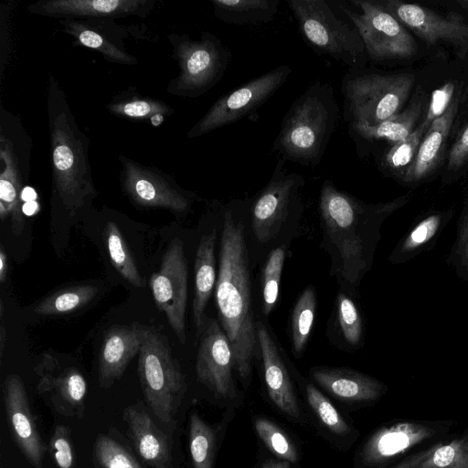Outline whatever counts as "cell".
<instances>
[{"instance_id": "cell-1", "label": "cell", "mask_w": 468, "mask_h": 468, "mask_svg": "<svg viewBox=\"0 0 468 468\" xmlns=\"http://www.w3.org/2000/svg\"><path fill=\"white\" fill-rule=\"evenodd\" d=\"M410 196L378 204L366 203L325 179L319 195L323 242L331 258V275L353 292L370 270L384 220Z\"/></svg>"}, {"instance_id": "cell-2", "label": "cell", "mask_w": 468, "mask_h": 468, "mask_svg": "<svg viewBox=\"0 0 468 468\" xmlns=\"http://www.w3.org/2000/svg\"><path fill=\"white\" fill-rule=\"evenodd\" d=\"M242 201L225 205L215 300L220 326L231 345L234 367L239 378H249L259 352L251 296L249 250Z\"/></svg>"}, {"instance_id": "cell-3", "label": "cell", "mask_w": 468, "mask_h": 468, "mask_svg": "<svg viewBox=\"0 0 468 468\" xmlns=\"http://www.w3.org/2000/svg\"><path fill=\"white\" fill-rule=\"evenodd\" d=\"M47 109L53 202L74 216L97 196L89 156L90 140L79 126L67 94L52 74L48 79Z\"/></svg>"}, {"instance_id": "cell-4", "label": "cell", "mask_w": 468, "mask_h": 468, "mask_svg": "<svg viewBox=\"0 0 468 468\" xmlns=\"http://www.w3.org/2000/svg\"><path fill=\"white\" fill-rule=\"evenodd\" d=\"M339 118L334 88L317 80L289 107L272 149L284 162L314 166L321 162Z\"/></svg>"}, {"instance_id": "cell-5", "label": "cell", "mask_w": 468, "mask_h": 468, "mask_svg": "<svg viewBox=\"0 0 468 468\" xmlns=\"http://www.w3.org/2000/svg\"><path fill=\"white\" fill-rule=\"evenodd\" d=\"M140 329L137 371L144 400L160 422L172 427L186 391L185 375L166 337L150 326Z\"/></svg>"}, {"instance_id": "cell-6", "label": "cell", "mask_w": 468, "mask_h": 468, "mask_svg": "<svg viewBox=\"0 0 468 468\" xmlns=\"http://www.w3.org/2000/svg\"><path fill=\"white\" fill-rule=\"evenodd\" d=\"M411 73L347 70L341 81L347 124L377 125L402 111L413 88Z\"/></svg>"}, {"instance_id": "cell-7", "label": "cell", "mask_w": 468, "mask_h": 468, "mask_svg": "<svg viewBox=\"0 0 468 468\" xmlns=\"http://www.w3.org/2000/svg\"><path fill=\"white\" fill-rule=\"evenodd\" d=\"M167 38L179 69L178 74L167 85L168 93L197 98L221 80L232 56L218 36L204 31L198 39L175 33Z\"/></svg>"}, {"instance_id": "cell-8", "label": "cell", "mask_w": 468, "mask_h": 468, "mask_svg": "<svg viewBox=\"0 0 468 468\" xmlns=\"http://www.w3.org/2000/svg\"><path fill=\"white\" fill-rule=\"evenodd\" d=\"M304 40L317 52L343 63L348 70L362 69L367 52L357 30L340 19L324 0H288Z\"/></svg>"}, {"instance_id": "cell-9", "label": "cell", "mask_w": 468, "mask_h": 468, "mask_svg": "<svg viewBox=\"0 0 468 468\" xmlns=\"http://www.w3.org/2000/svg\"><path fill=\"white\" fill-rule=\"evenodd\" d=\"M31 139L21 120L0 107V218H9L15 235L22 233V193L30 172Z\"/></svg>"}, {"instance_id": "cell-10", "label": "cell", "mask_w": 468, "mask_h": 468, "mask_svg": "<svg viewBox=\"0 0 468 468\" xmlns=\"http://www.w3.org/2000/svg\"><path fill=\"white\" fill-rule=\"evenodd\" d=\"M357 10L338 3V9L359 33L368 58L376 61L408 59L417 52V45L406 27L378 1L352 0Z\"/></svg>"}, {"instance_id": "cell-11", "label": "cell", "mask_w": 468, "mask_h": 468, "mask_svg": "<svg viewBox=\"0 0 468 468\" xmlns=\"http://www.w3.org/2000/svg\"><path fill=\"white\" fill-rule=\"evenodd\" d=\"M304 183L302 175L288 172L284 161L278 160L270 180L249 207L251 229L259 243L273 240L287 220L301 211Z\"/></svg>"}, {"instance_id": "cell-12", "label": "cell", "mask_w": 468, "mask_h": 468, "mask_svg": "<svg viewBox=\"0 0 468 468\" xmlns=\"http://www.w3.org/2000/svg\"><path fill=\"white\" fill-rule=\"evenodd\" d=\"M292 69L279 65L250 80L238 89L220 96L187 132L193 139L231 124L259 109L287 81Z\"/></svg>"}, {"instance_id": "cell-13", "label": "cell", "mask_w": 468, "mask_h": 468, "mask_svg": "<svg viewBox=\"0 0 468 468\" xmlns=\"http://www.w3.org/2000/svg\"><path fill=\"white\" fill-rule=\"evenodd\" d=\"M119 161L122 187L135 206L165 208L175 214L190 210L196 195L181 188L171 176L123 154H119Z\"/></svg>"}, {"instance_id": "cell-14", "label": "cell", "mask_w": 468, "mask_h": 468, "mask_svg": "<svg viewBox=\"0 0 468 468\" xmlns=\"http://www.w3.org/2000/svg\"><path fill=\"white\" fill-rule=\"evenodd\" d=\"M187 278L184 243L179 238H175L163 256L159 271L152 274L149 283L157 308L165 313L182 344L186 340Z\"/></svg>"}, {"instance_id": "cell-15", "label": "cell", "mask_w": 468, "mask_h": 468, "mask_svg": "<svg viewBox=\"0 0 468 468\" xmlns=\"http://www.w3.org/2000/svg\"><path fill=\"white\" fill-rule=\"evenodd\" d=\"M378 2L428 44L449 45L461 58L468 53V24L458 14L442 16L427 7L399 0Z\"/></svg>"}, {"instance_id": "cell-16", "label": "cell", "mask_w": 468, "mask_h": 468, "mask_svg": "<svg viewBox=\"0 0 468 468\" xmlns=\"http://www.w3.org/2000/svg\"><path fill=\"white\" fill-rule=\"evenodd\" d=\"M37 389L60 415L81 419L85 411L86 380L74 366H64L52 355L45 354L36 367Z\"/></svg>"}, {"instance_id": "cell-17", "label": "cell", "mask_w": 468, "mask_h": 468, "mask_svg": "<svg viewBox=\"0 0 468 468\" xmlns=\"http://www.w3.org/2000/svg\"><path fill=\"white\" fill-rule=\"evenodd\" d=\"M233 368L234 357L228 336L218 321H207L196 361L198 380L218 398H235Z\"/></svg>"}, {"instance_id": "cell-18", "label": "cell", "mask_w": 468, "mask_h": 468, "mask_svg": "<svg viewBox=\"0 0 468 468\" xmlns=\"http://www.w3.org/2000/svg\"><path fill=\"white\" fill-rule=\"evenodd\" d=\"M4 405L15 442L35 468H42L48 446L39 434L25 385L18 375L10 374L4 381Z\"/></svg>"}, {"instance_id": "cell-19", "label": "cell", "mask_w": 468, "mask_h": 468, "mask_svg": "<svg viewBox=\"0 0 468 468\" xmlns=\"http://www.w3.org/2000/svg\"><path fill=\"white\" fill-rule=\"evenodd\" d=\"M154 0H40L27 5L33 15L58 19L146 17Z\"/></svg>"}, {"instance_id": "cell-20", "label": "cell", "mask_w": 468, "mask_h": 468, "mask_svg": "<svg viewBox=\"0 0 468 468\" xmlns=\"http://www.w3.org/2000/svg\"><path fill=\"white\" fill-rule=\"evenodd\" d=\"M59 24L80 46L100 52L106 60L128 66L138 63L124 48V30L112 19H60Z\"/></svg>"}, {"instance_id": "cell-21", "label": "cell", "mask_w": 468, "mask_h": 468, "mask_svg": "<svg viewBox=\"0 0 468 468\" xmlns=\"http://www.w3.org/2000/svg\"><path fill=\"white\" fill-rule=\"evenodd\" d=\"M127 435L140 458L152 468H171L168 438L154 422L142 401L123 410Z\"/></svg>"}, {"instance_id": "cell-22", "label": "cell", "mask_w": 468, "mask_h": 468, "mask_svg": "<svg viewBox=\"0 0 468 468\" xmlns=\"http://www.w3.org/2000/svg\"><path fill=\"white\" fill-rule=\"evenodd\" d=\"M259 353L265 383L272 402L287 415L297 418L300 410L290 376L279 348L266 325L256 321Z\"/></svg>"}, {"instance_id": "cell-23", "label": "cell", "mask_w": 468, "mask_h": 468, "mask_svg": "<svg viewBox=\"0 0 468 468\" xmlns=\"http://www.w3.org/2000/svg\"><path fill=\"white\" fill-rule=\"evenodd\" d=\"M141 343L140 324L114 327L105 334L99 356L101 388H111L122 376L130 361L139 354Z\"/></svg>"}, {"instance_id": "cell-24", "label": "cell", "mask_w": 468, "mask_h": 468, "mask_svg": "<svg viewBox=\"0 0 468 468\" xmlns=\"http://www.w3.org/2000/svg\"><path fill=\"white\" fill-rule=\"evenodd\" d=\"M458 105L459 98L455 97L446 112L432 122L420 144L411 165L401 179L402 182L418 183L428 177L439 166L444 156Z\"/></svg>"}, {"instance_id": "cell-25", "label": "cell", "mask_w": 468, "mask_h": 468, "mask_svg": "<svg viewBox=\"0 0 468 468\" xmlns=\"http://www.w3.org/2000/svg\"><path fill=\"white\" fill-rule=\"evenodd\" d=\"M425 102V101H424ZM423 95L418 94L406 108L377 125L350 123L348 134L359 148L367 143L386 141L391 145L405 139L417 127L423 113Z\"/></svg>"}, {"instance_id": "cell-26", "label": "cell", "mask_w": 468, "mask_h": 468, "mask_svg": "<svg viewBox=\"0 0 468 468\" xmlns=\"http://www.w3.org/2000/svg\"><path fill=\"white\" fill-rule=\"evenodd\" d=\"M217 229L202 236L195 259V292L193 299V319L200 335L206 324V307L216 287L215 248Z\"/></svg>"}, {"instance_id": "cell-27", "label": "cell", "mask_w": 468, "mask_h": 468, "mask_svg": "<svg viewBox=\"0 0 468 468\" xmlns=\"http://www.w3.org/2000/svg\"><path fill=\"white\" fill-rule=\"evenodd\" d=\"M311 376L328 392L348 401L372 399L380 388L375 379L349 368L319 367L311 370Z\"/></svg>"}, {"instance_id": "cell-28", "label": "cell", "mask_w": 468, "mask_h": 468, "mask_svg": "<svg viewBox=\"0 0 468 468\" xmlns=\"http://www.w3.org/2000/svg\"><path fill=\"white\" fill-rule=\"evenodd\" d=\"M215 16L236 26H255L271 22L278 12L279 0H211Z\"/></svg>"}, {"instance_id": "cell-29", "label": "cell", "mask_w": 468, "mask_h": 468, "mask_svg": "<svg viewBox=\"0 0 468 468\" xmlns=\"http://www.w3.org/2000/svg\"><path fill=\"white\" fill-rule=\"evenodd\" d=\"M450 218V213L435 212L422 218L397 245L389 261L398 264L412 259L439 234Z\"/></svg>"}, {"instance_id": "cell-30", "label": "cell", "mask_w": 468, "mask_h": 468, "mask_svg": "<svg viewBox=\"0 0 468 468\" xmlns=\"http://www.w3.org/2000/svg\"><path fill=\"white\" fill-rule=\"evenodd\" d=\"M108 111L114 116L127 119H152L155 116H170L174 109L163 101L125 91L114 96L107 104Z\"/></svg>"}, {"instance_id": "cell-31", "label": "cell", "mask_w": 468, "mask_h": 468, "mask_svg": "<svg viewBox=\"0 0 468 468\" xmlns=\"http://www.w3.org/2000/svg\"><path fill=\"white\" fill-rule=\"evenodd\" d=\"M316 305L315 290L309 285L298 297L291 316V340L295 356L301 355L307 345L314 325Z\"/></svg>"}, {"instance_id": "cell-32", "label": "cell", "mask_w": 468, "mask_h": 468, "mask_svg": "<svg viewBox=\"0 0 468 468\" xmlns=\"http://www.w3.org/2000/svg\"><path fill=\"white\" fill-rule=\"evenodd\" d=\"M429 128L422 120L409 136L391 145L380 160V168L385 173L402 179L411 165L420 144Z\"/></svg>"}, {"instance_id": "cell-33", "label": "cell", "mask_w": 468, "mask_h": 468, "mask_svg": "<svg viewBox=\"0 0 468 468\" xmlns=\"http://www.w3.org/2000/svg\"><path fill=\"white\" fill-rule=\"evenodd\" d=\"M419 437L416 431L399 426L378 433L364 450V458L368 463L378 462L403 452Z\"/></svg>"}, {"instance_id": "cell-34", "label": "cell", "mask_w": 468, "mask_h": 468, "mask_svg": "<svg viewBox=\"0 0 468 468\" xmlns=\"http://www.w3.org/2000/svg\"><path fill=\"white\" fill-rule=\"evenodd\" d=\"M98 293L94 285H79L57 291L39 303L35 312L42 315L74 312L89 303Z\"/></svg>"}, {"instance_id": "cell-35", "label": "cell", "mask_w": 468, "mask_h": 468, "mask_svg": "<svg viewBox=\"0 0 468 468\" xmlns=\"http://www.w3.org/2000/svg\"><path fill=\"white\" fill-rule=\"evenodd\" d=\"M105 237L109 255L115 269L131 284L136 287H144V282L140 275L131 251L120 229L113 221L107 222Z\"/></svg>"}, {"instance_id": "cell-36", "label": "cell", "mask_w": 468, "mask_h": 468, "mask_svg": "<svg viewBox=\"0 0 468 468\" xmlns=\"http://www.w3.org/2000/svg\"><path fill=\"white\" fill-rule=\"evenodd\" d=\"M335 318L344 343L352 348L360 346L364 335L363 318L356 303L343 291L336 295Z\"/></svg>"}, {"instance_id": "cell-37", "label": "cell", "mask_w": 468, "mask_h": 468, "mask_svg": "<svg viewBox=\"0 0 468 468\" xmlns=\"http://www.w3.org/2000/svg\"><path fill=\"white\" fill-rule=\"evenodd\" d=\"M216 437L214 430L197 412L189 420V449L194 468H212Z\"/></svg>"}, {"instance_id": "cell-38", "label": "cell", "mask_w": 468, "mask_h": 468, "mask_svg": "<svg viewBox=\"0 0 468 468\" xmlns=\"http://www.w3.org/2000/svg\"><path fill=\"white\" fill-rule=\"evenodd\" d=\"M93 458L95 468H144L127 447L102 433L96 438Z\"/></svg>"}, {"instance_id": "cell-39", "label": "cell", "mask_w": 468, "mask_h": 468, "mask_svg": "<svg viewBox=\"0 0 468 468\" xmlns=\"http://www.w3.org/2000/svg\"><path fill=\"white\" fill-rule=\"evenodd\" d=\"M285 260V249L277 247L269 254L261 272V310L268 316L274 309L279 297L281 278Z\"/></svg>"}, {"instance_id": "cell-40", "label": "cell", "mask_w": 468, "mask_h": 468, "mask_svg": "<svg viewBox=\"0 0 468 468\" xmlns=\"http://www.w3.org/2000/svg\"><path fill=\"white\" fill-rule=\"evenodd\" d=\"M306 397L310 406L322 422L333 432L345 435L350 427L344 420L333 404L314 385L306 386Z\"/></svg>"}, {"instance_id": "cell-41", "label": "cell", "mask_w": 468, "mask_h": 468, "mask_svg": "<svg viewBox=\"0 0 468 468\" xmlns=\"http://www.w3.org/2000/svg\"><path fill=\"white\" fill-rule=\"evenodd\" d=\"M257 433L276 455L287 462H295L297 453L285 434L271 421L265 419H257L255 422Z\"/></svg>"}, {"instance_id": "cell-42", "label": "cell", "mask_w": 468, "mask_h": 468, "mask_svg": "<svg viewBox=\"0 0 468 468\" xmlns=\"http://www.w3.org/2000/svg\"><path fill=\"white\" fill-rule=\"evenodd\" d=\"M457 230V239L452 248L449 261L461 278L468 280V196L464 200Z\"/></svg>"}, {"instance_id": "cell-43", "label": "cell", "mask_w": 468, "mask_h": 468, "mask_svg": "<svg viewBox=\"0 0 468 468\" xmlns=\"http://www.w3.org/2000/svg\"><path fill=\"white\" fill-rule=\"evenodd\" d=\"M48 449L58 468H75L74 452L69 427L62 424L55 426Z\"/></svg>"}, {"instance_id": "cell-44", "label": "cell", "mask_w": 468, "mask_h": 468, "mask_svg": "<svg viewBox=\"0 0 468 468\" xmlns=\"http://www.w3.org/2000/svg\"><path fill=\"white\" fill-rule=\"evenodd\" d=\"M454 90L455 85L452 81L433 90L423 118L429 127L446 112L453 100Z\"/></svg>"}, {"instance_id": "cell-45", "label": "cell", "mask_w": 468, "mask_h": 468, "mask_svg": "<svg viewBox=\"0 0 468 468\" xmlns=\"http://www.w3.org/2000/svg\"><path fill=\"white\" fill-rule=\"evenodd\" d=\"M468 165V123L452 144L448 158L447 169L450 172L461 171Z\"/></svg>"}, {"instance_id": "cell-46", "label": "cell", "mask_w": 468, "mask_h": 468, "mask_svg": "<svg viewBox=\"0 0 468 468\" xmlns=\"http://www.w3.org/2000/svg\"><path fill=\"white\" fill-rule=\"evenodd\" d=\"M457 454L454 445L441 446L434 452L431 462L438 468H445L455 462Z\"/></svg>"}, {"instance_id": "cell-47", "label": "cell", "mask_w": 468, "mask_h": 468, "mask_svg": "<svg viewBox=\"0 0 468 468\" xmlns=\"http://www.w3.org/2000/svg\"><path fill=\"white\" fill-rule=\"evenodd\" d=\"M7 272V257L1 248L0 250V282L3 283L5 281Z\"/></svg>"}, {"instance_id": "cell-48", "label": "cell", "mask_w": 468, "mask_h": 468, "mask_svg": "<svg viewBox=\"0 0 468 468\" xmlns=\"http://www.w3.org/2000/svg\"><path fill=\"white\" fill-rule=\"evenodd\" d=\"M36 197H37V193L35 192V190L32 187L27 186L23 190V193H22L23 201H26V202L34 201L36 199Z\"/></svg>"}, {"instance_id": "cell-49", "label": "cell", "mask_w": 468, "mask_h": 468, "mask_svg": "<svg viewBox=\"0 0 468 468\" xmlns=\"http://www.w3.org/2000/svg\"><path fill=\"white\" fill-rule=\"evenodd\" d=\"M1 321H2V323H1V329H0V354L2 356L4 347H5V343L6 340V333H5V325L3 323V319H1Z\"/></svg>"}, {"instance_id": "cell-50", "label": "cell", "mask_w": 468, "mask_h": 468, "mask_svg": "<svg viewBox=\"0 0 468 468\" xmlns=\"http://www.w3.org/2000/svg\"><path fill=\"white\" fill-rule=\"evenodd\" d=\"M37 204L35 201L26 202L23 207L25 214H32L36 211Z\"/></svg>"}, {"instance_id": "cell-51", "label": "cell", "mask_w": 468, "mask_h": 468, "mask_svg": "<svg viewBox=\"0 0 468 468\" xmlns=\"http://www.w3.org/2000/svg\"><path fill=\"white\" fill-rule=\"evenodd\" d=\"M273 468H289L288 462L273 463Z\"/></svg>"}, {"instance_id": "cell-52", "label": "cell", "mask_w": 468, "mask_h": 468, "mask_svg": "<svg viewBox=\"0 0 468 468\" xmlns=\"http://www.w3.org/2000/svg\"><path fill=\"white\" fill-rule=\"evenodd\" d=\"M261 468H273V463L271 462L265 463Z\"/></svg>"}, {"instance_id": "cell-53", "label": "cell", "mask_w": 468, "mask_h": 468, "mask_svg": "<svg viewBox=\"0 0 468 468\" xmlns=\"http://www.w3.org/2000/svg\"><path fill=\"white\" fill-rule=\"evenodd\" d=\"M463 4H466L467 5V8H468V1H465V2H463Z\"/></svg>"}]
</instances>
